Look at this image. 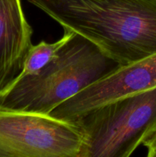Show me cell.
Instances as JSON below:
<instances>
[{"instance_id": "3957f363", "label": "cell", "mask_w": 156, "mask_h": 157, "mask_svg": "<svg viewBox=\"0 0 156 157\" xmlns=\"http://www.w3.org/2000/svg\"><path fill=\"white\" fill-rule=\"evenodd\" d=\"M72 123L83 136L79 157H128L156 130V87L105 104Z\"/></svg>"}, {"instance_id": "52a82bcc", "label": "cell", "mask_w": 156, "mask_h": 157, "mask_svg": "<svg viewBox=\"0 0 156 157\" xmlns=\"http://www.w3.org/2000/svg\"><path fill=\"white\" fill-rule=\"evenodd\" d=\"M142 145L147 149V156L156 157V130L142 143Z\"/></svg>"}, {"instance_id": "7a4b0ae2", "label": "cell", "mask_w": 156, "mask_h": 157, "mask_svg": "<svg viewBox=\"0 0 156 157\" xmlns=\"http://www.w3.org/2000/svg\"><path fill=\"white\" fill-rule=\"evenodd\" d=\"M118 66L93 43L75 34L38 75L15 78L0 90V107L49 114Z\"/></svg>"}, {"instance_id": "5b68a950", "label": "cell", "mask_w": 156, "mask_h": 157, "mask_svg": "<svg viewBox=\"0 0 156 157\" xmlns=\"http://www.w3.org/2000/svg\"><path fill=\"white\" fill-rule=\"evenodd\" d=\"M32 34L22 0H0V90L21 72Z\"/></svg>"}, {"instance_id": "6da1fadb", "label": "cell", "mask_w": 156, "mask_h": 157, "mask_svg": "<svg viewBox=\"0 0 156 157\" xmlns=\"http://www.w3.org/2000/svg\"><path fill=\"white\" fill-rule=\"evenodd\" d=\"M125 65L156 53V0H27Z\"/></svg>"}, {"instance_id": "8992f818", "label": "cell", "mask_w": 156, "mask_h": 157, "mask_svg": "<svg viewBox=\"0 0 156 157\" xmlns=\"http://www.w3.org/2000/svg\"><path fill=\"white\" fill-rule=\"evenodd\" d=\"M75 32L64 29L63 36L53 43L41 41L36 45L32 44L23 62L21 72L16 78L36 75L58 57L60 50L75 35Z\"/></svg>"}, {"instance_id": "277c9868", "label": "cell", "mask_w": 156, "mask_h": 157, "mask_svg": "<svg viewBox=\"0 0 156 157\" xmlns=\"http://www.w3.org/2000/svg\"><path fill=\"white\" fill-rule=\"evenodd\" d=\"M82 146L73 123L0 107V157H79Z\"/></svg>"}]
</instances>
